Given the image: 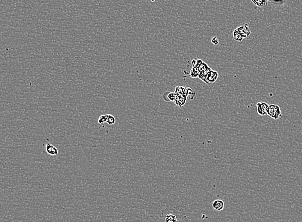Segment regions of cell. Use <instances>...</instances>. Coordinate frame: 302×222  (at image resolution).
I'll list each match as a JSON object with an SVG mask.
<instances>
[{"instance_id": "8", "label": "cell", "mask_w": 302, "mask_h": 222, "mask_svg": "<svg viewBox=\"0 0 302 222\" xmlns=\"http://www.w3.org/2000/svg\"><path fill=\"white\" fill-rule=\"evenodd\" d=\"M187 101V99L184 95H177V98H176V100L174 101V103L177 106L182 107L186 103Z\"/></svg>"}, {"instance_id": "11", "label": "cell", "mask_w": 302, "mask_h": 222, "mask_svg": "<svg viewBox=\"0 0 302 222\" xmlns=\"http://www.w3.org/2000/svg\"><path fill=\"white\" fill-rule=\"evenodd\" d=\"M200 74V72H199V70L196 67H195V66H192V68L191 69V71H190V77L192 78H197L199 76Z\"/></svg>"}, {"instance_id": "2", "label": "cell", "mask_w": 302, "mask_h": 222, "mask_svg": "<svg viewBox=\"0 0 302 222\" xmlns=\"http://www.w3.org/2000/svg\"><path fill=\"white\" fill-rule=\"evenodd\" d=\"M218 77H219V73H218V72L211 69L205 75L204 82L206 83V84L210 85L213 84V83H214L217 80Z\"/></svg>"}, {"instance_id": "14", "label": "cell", "mask_w": 302, "mask_h": 222, "mask_svg": "<svg viewBox=\"0 0 302 222\" xmlns=\"http://www.w3.org/2000/svg\"><path fill=\"white\" fill-rule=\"evenodd\" d=\"M251 1L259 7H266L267 5L266 0H251Z\"/></svg>"}, {"instance_id": "6", "label": "cell", "mask_w": 302, "mask_h": 222, "mask_svg": "<svg viewBox=\"0 0 302 222\" xmlns=\"http://www.w3.org/2000/svg\"><path fill=\"white\" fill-rule=\"evenodd\" d=\"M212 207L217 211H221V210H223L224 207H225V202H224L222 200L217 199L215 200V201L212 203Z\"/></svg>"}, {"instance_id": "5", "label": "cell", "mask_w": 302, "mask_h": 222, "mask_svg": "<svg viewBox=\"0 0 302 222\" xmlns=\"http://www.w3.org/2000/svg\"><path fill=\"white\" fill-rule=\"evenodd\" d=\"M237 29L240 33V34L242 35L243 38H246L247 37H248L250 35L251 31H250V29H249L248 24H245L244 25H243L242 26H240V27L237 28Z\"/></svg>"}, {"instance_id": "13", "label": "cell", "mask_w": 302, "mask_h": 222, "mask_svg": "<svg viewBox=\"0 0 302 222\" xmlns=\"http://www.w3.org/2000/svg\"><path fill=\"white\" fill-rule=\"evenodd\" d=\"M187 87H183V86H177L175 89V93L177 94V95H183V94L186 90Z\"/></svg>"}, {"instance_id": "10", "label": "cell", "mask_w": 302, "mask_h": 222, "mask_svg": "<svg viewBox=\"0 0 302 222\" xmlns=\"http://www.w3.org/2000/svg\"><path fill=\"white\" fill-rule=\"evenodd\" d=\"M233 38H234V39L237 41H239V42H240V41H242V39H243V37L242 36V35L240 34V33L239 32V30L237 29H235L233 32Z\"/></svg>"}, {"instance_id": "9", "label": "cell", "mask_w": 302, "mask_h": 222, "mask_svg": "<svg viewBox=\"0 0 302 222\" xmlns=\"http://www.w3.org/2000/svg\"><path fill=\"white\" fill-rule=\"evenodd\" d=\"M183 95L187 98V99H193L195 96V92L190 87H186V90L184 91Z\"/></svg>"}, {"instance_id": "16", "label": "cell", "mask_w": 302, "mask_h": 222, "mask_svg": "<svg viewBox=\"0 0 302 222\" xmlns=\"http://www.w3.org/2000/svg\"><path fill=\"white\" fill-rule=\"evenodd\" d=\"M98 121L99 124H102V125L105 123H107V114L100 116Z\"/></svg>"}, {"instance_id": "15", "label": "cell", "mask_w": 302, "mask_h": 222, "mask_svg": "<svg viewBox=\"0 0 302 222\" xmlns=\"http://www.w3.org/2000/svg\"><path fill=\"white\" fill-rule=\"evenodd\" d=\"M115 122H116L115 118L113 115L107 114V123L109 125H113L115 123Z\"/></svg>"}, {"instance_id": "4", "label": "cell", "mask_w": 302, "mask_h": 222, "mask_svg": "<svg viewBox=\"0 0 302 222\" xmlns=\"http://www.w3.org/2000/svg\"><path fill=\"white\" fill-rule=\"evenodd\" d=\"M177 96V94L175 92H171L169 91H166L163 94V98L165 102H174Z\"/></svg>"}, {"instance_id": "12", "label": "cell", "mask_w": 302, "mask_h": 222, "mask_svg": "<svg viewBox=\"0 0 302 222\" xmlns=\"http://www.w3.org/2000/svg\"><path fill=\"white\" fill-rule=\"evenodd\" d=\"M176 216L172 214H168L165 216V222H177Z\"/></svg>"}, {"instance_id": "3", "label": "cell", "mask_w": 302, "mask_h": 222, "mask_svg": "<svg viewBox=\"0 0 302 222\" xmlns=\"http://www.w3.org/2000/svg\"><path fill=\"white\" fill-rule=\"evenodd\" d=\"M269 104L265 102H258L256 104L257 113L260 116H265L267 114V110Z\"/></svg>"}, {"instance_id": "7", "label": "cell", "mask_w": 302, "mask_h": 222, "mask_svg": "<svg viewBox=\"0 0 302 222\" xmlns=\"http://www.w3.org/2000/svg\"><path fill=\"white\" fill-rule=\"evenodd\" d=\"M45 148L47 153L50 155H57L59 153V150L57 147L51 145V144H47Z\"/></svg>"}, {"instance_id": "1", "label": "cell", "mask_w": 302, "mask_h": 222, "mask_svg": "<svg viewBox=\"0 0 302 222\" xmlns=\"http://www.w3.org/2000/svg\"><path fill=\"white\" fill-rule=\"evenodd\" d=\"M267 115L270 116L271 118L278 119L282 118V111L280 106L277 105L272 104L268 105L267 110Z\"/></svg>"}, {"instance_id": "17", "label": "cell", "mask_w": 302, "mask_h": 222, "mask_svg": "<svg viewBox=\"0 0 302 222\" xmlns=\"http://www.w3.org/2000/svg\"><path fill=\"white\" fill-rule=\"evenodd\" d=\"M211 42L213 43L214 45H217V44H219V40L217 39V37H214V38H212Z\"/></svg>"}]
</instances>
